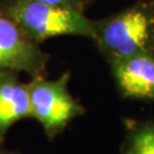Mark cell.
Wrapping results in <instances>:
<instances>
[{"label": "cell", "instance_id": "1", "mask_svg": "<svg viewBox=\"0 0 154 154\" xmlns=\"http://www.w3.org/2000/svg\"><path fill=\"white\" fill-rule=\"evenodd\" d=\"M91 41L106 62L154 55V0H137L103 18L93 20Z\"/></svg>", "mask_w": 154, "mask_h": 154}, {"label": "cell", "instance_id": "6", "mask_svg": "<svg viewBox=\"0 0 154 154\" xmlns=\"http://www.w3.org/2000/svg\"><path fill=\"white\" fill-rule=\"evenodd\" d=\"M26 118H31L26 82L17 72L0 71V146L11 127Z\"/></svg>", "mask_w": 154, "mask_h": 154}, {"label": "cell", "instance_id": "5", "mask_svg": "<svg viewBox=\"0 0 154 154\" xmlns=\"http://www.w3.org/2000/svg\"><path fill=\"white\" fill-rule=\"evenodd\" d=\"M122 98L154 103V55H135L106 62Z\"/></svg>", "mask_w": 154, "mask_h": 154}, {"label": "cell", "instance_id": "4", "mask_svg": "<svg viewBox=\"0 0 154 154\" xmlns=\"http://www.w3.org/2000/svg\"><path fill=\"white\" fill-rule=\"evenodd\" d=\"M50 55L29 39L11 18L0 13V71L47 75Z\"/></svg>", "mask_w": 154, "mask_h": 154}, {"label": "cell", "instance_id": "3", "mask_svg": "<svg viewBox=\"0 0 154 154\" xmlns=\"http://www.w3.org/2000/svg\"><path fill=\"white\" fill-rule=\"evenodd\" d=\"M71 71L49 80L47 77H33L26 82L31 118L41 126L48 140H54L75 119L86 114V107L69 90Z\"/></svg>", "mask_w": 154, "mask_h": 154}, {"label": "cell", "instance_id": "10", "mask_svg": "<svg viewBox=\"0 0 154 154\" xmlns=\"http://www.w3.org/2000/svg\"><path fill=\"white\" fill-rule=\"evenodd\" d=\"M82 1L85 2V4H86V6H89L90 4H91V2H93L94 0H82Z\"/></svg>", "mask_w": 154, "mask_h": 154}, {"label": "cell", "instance_id": "2", "mask_svg": "<svg viewBox=\"0 0 154 154\" xmlns=\"http://www.w3.org/2000/svg\"><path fill=\"white\" fill-rule=\"evenodd\" d=\"M0 13L11 18L24 34L38 45L49 39L73 35L93 41V20L85 11L33 0H0Z\"/></svg>", "mask_w": 154, "mask_h": 154}, {"label": "cell", "instance_id": "7", "mask_svg": "<svg viewBox=\"0 0 154 154\" xmlns=\"http://www.w3.org/2000/svg\"><path fill=\"white\" fill-rule=\"evenodd\" d=\"M119 154H154V120L125 118Z\"/></svg>", "mask_w": 154, "mask_h": 154}, {"label": "cell", "instance_id": "8", "mask_svg": "<svg viewBox=\"0 0 154 154\" xmlns=\"http://www.w3.org/2000/svg\"><path fill=\"white\" fill-rule=\"evenodd\" d=\"M33 1L48 4V5L61 6V7H66V8H73V9H78L81 11H85V9L87 8V6L82 0H33Z\"/></svg>", "mask_w": 154, "mask_h": 154}, {"label": "cell", "instance_id": "9", "mask_svg": "<svg viewBox=\"0 0 154 154\" xmlns=\"http://www.w3.org/2000/svg\"><path fill=\"white\" fill-rule=\"evenodd\" d=\"M0 154H22L21 152L17 151H11V149H5L4 146H0Z\"/></svg>", "mask_w": 154, "mask_h": 154}]
</instances>
